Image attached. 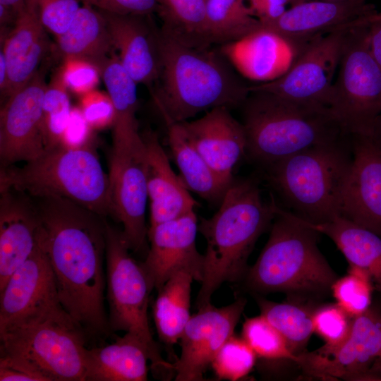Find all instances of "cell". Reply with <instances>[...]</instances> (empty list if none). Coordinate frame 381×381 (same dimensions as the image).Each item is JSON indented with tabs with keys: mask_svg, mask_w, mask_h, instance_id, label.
Segmentation results:
<instances>
[{
	"mask_svg": "<svg viewBox=\"0 0 381 381\" xmlns=\"http://www.w3.org/2000/svg\"><path fill=\"white\" fill-rule=\"evenodd\" d=\"M32 198L40 219L38 242L50 262L61 306L87 341L104 340L111 334L104 306L106 217L66 198Z\"/></svg>",
	"mask_w": 381,
	"mask_h": 381,
	"instance_id": "cell-1",
	"label": "cell"
},
{
	"mask_svg": "<svg viewBox=\"0 0 381 381\" xmlns=\"http://www.w3.org/2000/svg\"><path fill=\"white\" fill-rule=\"evenodd\" d=\"M160 73L154 102L164 123H181L216 107L242 106L249 87L219 52L158 29Z\"/></svg>",
	"mask_w": 381,
	"mask_h": 381,
	"instance_id": "cell-2",
	"label": "cell"
},
{
	"mask_svg": "<svg viewBox=\"0 0 381 381\" xmlns=\"http://www.w3.org/2000/svg\"><path fill=\"white\" fill-rule=\"evenodd\" d=\"M275 210L274 201L263 200L253 179H234L216 213L200 218L198 229L207 247L197 309L211 304L212 296L223 283L242 282L248 257L259 237L270 228Z\"/></svg>",
	"mask_w": 381,
	"mask_h": 381,
	"instance_id": "cell-3",
	"label": "cell"
},
{
	"mask_svg": "<svg viewBox=\"0 0 381 381\" xmlns=\"http://www.w3.org/2000/svg\"><path fill=\"white\" fill-rule=\"evenodd\" d=\"M319 234L306 221L276 205L269 238L242 280L246 288L257 295H328L338 277L318 248Z\"/></svg>",
	"mask_w": 381,
	"mask_h": 381,
	"instance_id": "cell-4",
	"label": "cell"
},
{
	"mask_svg": "<svg viewBox=\"0 0 381 381\" xmlns=\"http://www.w3.org/2000/svg\"><path fill=\"white\" fill-rule=\"evenodd\" d=\"M242 107L246 156L265 168L347 134L323 106L253 91Z\"/></svg>",
	"mask_w": 381,
	"mask_h": 381,
	"instance_id": "cell-5",
	"label": "cell"
},
{
	"mask_svg": "<svg viewBox=\"0 0 381 381\" xmlns=\"http://www.w3.org/2000/svg\"><path fill=\"white\" fill-rule=\"evenodd\" d=\"M94 142L80 147L61 143L46 148L22 167L0 169V190L11 189L31 198L60 197L107 217L113 214L110 180Z\"/></svg>",
	"mask_w": 381,
	"mask_h": 381,
	"instance_id": "cell-6",
	"label": "cell"
},
{
	"mask_svg": "<svg viewBox=\"0 0 381 381\" xmlns=\"http://www.w3.org/2000/svg\"><path fill=\"white\" fill-rule=\"evenodd\" d=\"M351 162L348 133L293 155L266 169L270 183L294 214L318 224L341 215L342 192Z\"/></svg>",
	"mask_w": 381,
	"mask_h": 381,
	"instance_id": "cell-7",
	"label": "cell"
},
{
	"mask_svg": "<svg viewBox=\"0 0 381 381\" xmlns=\"http://www.w3.org/2000/svg\"><path fill=\"white\" fill-rule=\"evenodd\" d=\"M1 353L28 362L47 381H85L87 339L59 300L0 329Z\"/></svg>",
	"mask_w": 381,
	"mask_h": 381,
	"instance_id": "cell-8",
	"label": "cell"
},
{
	"mask_svg": "<svg viewBox=\"0 0 381 381\" xmlns=\"http://www.w3.org/2000/svg\"><path fill=\"white\" fill-rule=\"evenodd\" d=\"M121 233L107 222V300L111 333L131 332L146 345L151 366L159 374L174 372L173 363L160 354L150 331L147 318L149 296L152 290L141 263L129 253Z\"/></svg>",
	"mask_w": 381,
	"mask_h": 381,
	"instance_id": "cell-9",
	"label": "cell"
},
{
	"mask_svg": "<svg viewBox=\"0 0 381 381\" xmlns=\"http://www.w3.org/2000/svg\"><path fill=\"white\" fill-rule=\"evenodd\" d=\"M366 26L348 28L329 109L349 134L373 129L381 115V68L370 54Z\"/></svg>",
	"mask_w": 381,
	"mask_h": 381,
	"instance_id": "cell-10",
	"label": "cell"
},
{
	"mask_svg": "<svg viewBox=\"0 0 381 381\" xmlns=\"http://www.w3.org/2000/svg\"><path fill=\"white\" fill-rule=\"evenodd\" d=\"M347 31L336 30L313 40L283 75L250 86L249 91L267 92L291 101L329 108Z\"/></svg>",
	"mask_w": 381,
	"mask_h": 381,
	"instance_id": "cell-11",
	"label": "cell"
},
{
	"mask_svg": "<svg viewBox=\"0 0 381 381\" xmlns=\"http://www.w3.org/2000/svg\"><path fill=\"white\" fill-rule=\"evenodd\" d=\"M381 351V308L372 306L355 317L349 336L334 349L320 347L297 356L308 376L324 380H370L369 371Z\"/></svg>",
	"mask_w": 381,
	"mask_h": 381,
	"instance_id": "cell-12",
	"label": "cell"
},
{
	"mask_svg": "<svg viewBox=\"0 0 381 381\" xmlns=\"http://www.w3.org/2000/svg\"><path fill=\"white\" fill-rule=\"evenodd\" d=\"M47 85L45 70L41 67L4 102L0 111L1 167L32 160L46 149L42 104Z\"/></svg>",
	"mask_w": 381,
	"mask_h": 381,
	"instance_id": "cell-13",
	"label": "cell"
},
{
	"mask_svg": "<svg viewBox=\"0 0 381 381\" xmlns=\"http://www.w3.org/2000/svg\"><path fill=\"white\" fill-rule=\"evenodd\" d=\"M349 138L351 162L341 215L381 236V135L373 128Z\"/></svg>",
	"mask_w": 381,
	"mask_h": 381,
	"instance_id": "cell-14",
	"label": "cell"
},
{
	"mask_svg": "<svg viewBox=\"0 0 381 381\" xmlns=\"http://www.w3.org/2000/svg\"><path fill=\"white\" fill-rule=\"evenodd\" d=\"M247 300L240 297L221 308L210 304L191 315L179 339L180 357L173 363L177 381L204 380V374L235 328Z\"/></svg>",
	"mask_w": 381,
	"mask_h": 381,
	"instance_id": "cell-15",
	"label": "cell"
},
{
	"mask_svg": "<svg viewBox=\"0 0 381 381\" xmlns=\"http://www.w3.org/2000/svg\"><path fill=\"white\" fill-rule=\"evenodd\" d=\"M198 226L193 210L148 229L150 247L141 265L152 289L157 291L169 277L181 271L202 282L204 255L196 246Z\"/></svg>",
	"mask_w": 381,
	"mask_h": 381,
	"instance_id": "cell-16",
	"label": "cell"
},
{
	"mask_svg": "<svg viewBox=\"0 0 381 381\" xmlns=\"http://www.w3.org/2000/svg\"><path fill=\"white\" fill-rule=\"evenodd\" d=\"M229 110L216 107L198 119L180 123L208 166L229 186L234 180V167L246 155L247 145L243 126Z\"/></svg>",
	"mask_w": 381,
	"mask_h": 381,
	"instance_id": "cell-17",
	"label": "cell"
},
{
	"mask_svg": "<svg viewBox=\"0 0 381 381\" xmlns=\"http://www.w3.org/2000/svg\"><path fill=\"white\" fill-rule=\"evenodd\" d=\"M306 46L260 25L245 36L222 44L219 50L240 75L265 83L283 75Z\"/></svg>",
	"mask_w": 381,
	"mask_h": 381,
	"instance_id": "cell-18",
	"label": "cell"
},
{
	"mask_svg": "<svg viewBox=\"0 0 381 381\" xmlns=\"http://www.w3.org/2000/svg\"><path fill=\"white\" fill-rule=\"evenodd\" d=\"M375 12L365 0L307 1L292 6L277 19L260 25L306 46L319 37Z\"/></svg>",
	"mask_w": 381,
	"mask_h": 381,
	"instance_id": "cell-19",
	"label": "cell"
},
{
	"mask_svg": "<svg viewBox=\"0 0 381 381\" xmlns=\"http://www.w3.org/2000/svg\"><path fill=\"white\" fill-rule=\"evenodd\" d=\"M114 108L113 146L109 173L116 171L134 155L143 150L136 113L138 107L137 83L114 54L98 67Z\"/></svg>",
	"mask_w": 381,
	"mask_h": 381,
	"instance_id": "cell-20",
	"label": "cell"
},
{
	"mask_svg": "<svg viewBox=\"0 0 381 381\" xmlns=\"http://www.w3.org/2000/svg\"><path fill=\"white\" fill-rule=\"evenodd\" d=\"M0 290L38 243L40 219L33 199L11 189L0 190Z\"/></svg>",
	"mask_w": 381,
	"mask_h": 381,
	"instance_id": "cell-21",
	"label": "cell"
},
{
	"mask_svg": "<svg viewBox=\"0 0 381 381\" xmlns=\"http://www.w3.org/2000/svg\"><path fill=\"white\" fill-rule=\"evenodd\" d=\"M100 11L122 66L137 84L151 87L160 73L158 28L146 20L147 16Z\"/></svg>",
	"mask_w": 381,
	"mask_h": 381,
	"instance_id": "cell-22",
	"label": "cell"
},
{
	"mask_svg": "<svg viewBox=\"0 0 381 381\" xmlns=\"http://www.w3.org/2000/svg\"><path fill=\"white\" fill-rule=\"evenodd\" d=\"M46 31L38 0H26L25 8L14 25L4 38H1L8 73L4 102L25 85L40 69L49 50Z\"/></svg>",
	"mask_w": 381,
	"mask_h": 381,
	"instance_id": "cell-23",
	"label": "cell"
},
{
	"mask_svg": "<svg viewBox=\"0 0 381 381\" xmlns=\"http://www.w3.org/2000/svg\"><path fill=\"white\" fill-rule=\"evenodd\" d=\"M144 165L150 202V226L195 210L198 203L173 171L157 133H141Z\"/></svg>",
	"mask_w": 381,
	"mask_h": 381,
	"instance_id": "cell-24",
	"label": "cell"
},
{
	"mask_svg": "<svg viewBox=\"0 0 381 381\" xmlns=\"http://www.w3.org/2000/svg\"><path fill=\"white\" fill-rule=\"evenodd\" d=\"M113 214L122 224V236L130 250H147L145 210L148 198L143 150L109 174Z\"/></svg>",
	"mask_w": 381,
	"mask_h": 381,
	"instance_id": "cell-25",
	"label": "cell"
},
{
	"mask_svg": "<svg viewBox=\"0 0 381 381\" xmlns=\"http://www.w3.org/2000/svg\"><path fill=\"white\" fill-rule=\"evenodd\" d=\"M59 300L48 257L37 245L0 290V329L30 311Z\"/></svg>",
	"mask_w": 381,
	"mask_h": 381,
	"instance_id": "cell-26",
	"label": "cell"
},
{
	"mask_svg": "<svg viewBox=\"0 0 381 381\" xmlns=\"http://www.w3.org/2000/svg\"><path fill=\"white\" fill-rule=\"evenodd\" d=\"M113 343L87 349L85 381H145L150 353L135 334L126 332Z\"/></svg>",
	"mask_w": 381,
	"mask_h": 381,
	"instance_id": "cell-27",
	"label": "cell"
},
{
	"mask_svg": "<svg viewBox=\"0 0 381 381\" xmlns=\"http://www.w3.org/2000/svg\"><path fill=\"white\" fill-rule=\"evenodd\" d=\"M56 49L63 60L81 59L97 68L115 54L103 14L87 4L80 7L68 28L56 37Z\"/></svg>",
	"mask_w": 381,
	"mask_h": 381,
	"instance_id": "cell-28",
	"label": "cell"
},
{
	"mask_svg": "<svg viewBox=\"0 0 381 381\" xmlns=\"http://www.w3.org/2000/svg\"><path fill=\"white\" fill-rule=\"evenodd\" d=\"M167 141L186 188L213 205L222 202L230 186L214 173L194 147L180 123H165Z\"/></svg>",
	"mask_w": 381,
	"mask_h": 381,
	"instance_id": "cell-29",
	"label": "cell"
},
{
	"mask_svg": "<svg viewBox=\"0 0 381 381\" xmlns=\"http://www.w3.org/2000/svg\"><path fill=\"white\" fill-rule=\"evenodd\" d=\"M308 223L332 239L349 265L367 271L381 287L380 236L341 215L322 224Z\"/></svg>",
	"mask_w": 381,
	"mask_h": 381,
	"instance_id": "cell-30",
	"label": "cell"
},
{
	"mask_svg": "<svg viewBox=\"0 0 381 381\" xmlns=\"http://www.w3.org/2000/svg\"><path fill=\"white\" fill-rule=\"evenodd\" d=\"M193 277L181 271L169 277L157 290L153 317L159 340L167 347L179 340L191 315L190 292Z\"/></svg>",
	"mask_w": 381,
	"mask_h": 381,
	"instance_id": "cell-31",
	"label": "cell"
},
{
	"mask_svg": "<svg viewBox=\"0 0 381 381\" xmlns=\"http://www.w3.org/2000/svg\"><path fill=\"white\" fill-rule=\"evenodd\" d=\"M206 37L209 44H224L254 31L260 21L246 0H205Z\"/></svg>",
	"mask_w": 381,
	"mask_h": 381,
	"instance_id": "cell-32",
	"label": "cell"
},
{
	"mask_svg": "<svg viewBox=\"0 0 381 381\" xmlns=\"http://www.w3.org/2000/svg\"><path fill=\"white\" fill-rule=\"evenodd\" d=\"M260 314L282 334L290 351L298 356L305 351L314 333L311 307L293 302L277 303L256 297Z\"/></svg>",
	"mask_w": 381,
	"mask_h": 381,
	"instance_id": "cell-33",
	"label": "cell"
},
{
	"mask_svg": "<svg viewBox=\"0 0 381 381\" xmlns=\"http://www.w3.org/2000/svg\"><path fill=\"white\" fill-rule=\"evenodd\" d=\"M162 28L195 46L208 47L206 37L205 0H157Z\"/></svg>",
	"mask_w": 381,
	"mask_h": 381,
	"instance_id": "cell-34",
	"label": "cell"
},
{
	"mask_svg": "<svg viewBox=\"0 0 381 381\" xmlns=\"http://www.w3.org/2000/svg\"><path fill=\"white\" fill-rule=\"evenodd\" d=\"M61 66L47 85L42 104V121L46 148L61 143L72 107Z\"/></svg>",
	"mask_w": 381,
	"mask_h": 381,
	"instance_id": "cell-35",
	"label": "cell"
},
{
	"mask_svg": "<svg viewBox=\"0 0 381 381\" xmlns=\"http://www.w3.org/2000/svg\"><path fill=\"white\" fill-rule=\"evenodd\" d=\"M242 337L260 358L294 363L297 359V356L290 351L282 334L261 314L246 319L243 324Z\"/></svg>",
	"mask_w": 381,
	"mask_h": 381,
	"instance_id": "cell-36",
	"label": "cell"
},
{
	"mask_svg": "<svg viewBox=\"0 0 381 381\" xmlns=\"http://www.w3.org/2000/svg\"><path fill=\"white\" fill-rule=\"evenodd\" d=\"M372 279L365 270L349 265L347 274L337 278L331 293L337 303L355 318L365 313L372 305Z\"/></svg>",
	"mask_w": 381,
	"mask_h": 381,
	"instance_id": "cell-37",
	"label": "cell"
},
{
	"mask_svg": "<svg viewBox=\"0 0 381 381\" xmlns=\"http://www.w3.org/2000/svg\"><path fill=\"white\" fill-rule=\"evenodd\" d=\"M256 356L242 337L234 334L222 345L211 365L219 380L236 381L250 372Z\"/></svg>",
	"mask_w": 381,
	"mask_h": 381,
	"instance_id": "cell-38",
	"label": "cell"
},
{
	"mask_svg": "<svg viewBox=\"0 0 381 381\" xmlns=\"http://www.w3.org/2000/svg\"><path fill=\"white\" fill-rule=\"evenodd\" d=\"M353 318L337 303L315 308L314 332L324 340L322 348L331 350L342 344L349 336Z\"/></svg>",
	"mask_w": 381,
	"mask_h": 381,
	"instance_id": "cell-39",
	"label": "cell"
},
{
	"mask_svg": "<svg viewBox=\"0 0 381 381\" xmlns=\"http://www.w3.org/2000/svg\"><path fill=\"white\" fill-rule=\"evenodd\" d=\"M79 0H38L41 20L45 29L56 37L66 32L74 19Z\"/></svg>",
	"mask_w": 381,
	"mask_h": 381,
	"instance_id": "cell-40",
	"label": "cell"
},
{
	"mask_svg": "<svg viewBox=\"0 0 381 381\" xmlns=\"http://www.w3.org/2000/svg\"><path fill=\"white\" fill-rule=\"evenodd\" d=\"M78 107L93 130L112 127L114 108L108 93L96 90L87 92L80 95Z\"/></svg>",
	"mask_w": 381,
	"mask_h": 381,
	"instance_id": "cell-41",
	"label": "cell"
},
{
	"mask_svg": "<svg viewBox=\"0 0 381 381\" xmlns=\"http://www.w3.org/2000/svg\"><path fill=\"white\" fill-rule=\"evenodd\" d=\"M63 61L61 68L68 90L80 96L95 90L102 78L100 71L96 66L81 59H68Z\"/></svg>",
	"mask_w": 381,
	"mask_h": 381,
	"instance_id": "cell-42",
	"label": "cell"
},
{
	"mask_svg": "<svg viewBox=\"0 0 381 381\" xmlns=\"http://www.w3.org/2000/svg\"><path fill=\"white\" fill-rule=\"evenodd\" d=\"M99 11L118 14L149 16L158 11L157 0H79Z\"/></svg>",
	"mask_w": 381,
	"mask_h": 381,
	"instance_id": "cell-43",
	"label": "cell"
},
{
	"mask_svg": "<svg viewBox=\"0 0 381 381\" xmlns=\"http://www.w3.org/2000/svg\"><path fill=\"white\" fill-rule=\"evenodd\" d=\"M1 381H47V379L25 361L1 353Z\"/></svg>",
	"mask_w": 381,
	"mask_h": 381,
	"instance_id": "cell-44",
	"label": "cell"
},
{
	"mask_svg": "<svg viewBox=\"0 0 381 381\" xmlns=\"http://www.w3.org/2000/svg\"><path fill=\"white\" fill-rule=\"evenodd\" d=\"M92 131L80 108L73 107L61 144L69 147L87 145L94 142Z\"/></svg>",
	"mask_w": 381,
	"mask_h": 381,
	"instance_id": "cell-45",
	"label": "cell"
},
{
	"mask_svg": "<svg viewBox=\"0 0 381 381\" xmlns=\"http://www.w3.org/2000/svg\"><path fill=\"white\" fill-rule=\"evenodd\" d=\"M365 26L368 47L381 68V23H374Z\"/></svg>",
	"mask_w": 381,
	"mask_h": 381,
	"instance_id": "cell-46",
	"label": "cell"
},
{
	"mask_svg": "<svg viewBox=\"0 0 381 381\" xmlns=\"http://www.w3.org/2000/svg\"><path fill=\"white\" fill-rule=\"evenodd\" d=\"M18 16L11 8L0 4V25L1 28L8 29L9 25H14Z\"/></svg>",
	"mask_w": 381,
	"mask_h": 381,
	"instance_id": "cell-47",
	"label": "cell"
},
{
	"mask_svg": "<svg viewBox=\"0 0 381 381\" xmlns=\"http://www.w3.org/2000/svg\"><path fill=\"white\" fill-rule=\"evenodd\" d=\"M381 22V12H375L368 16L358 18L344 27V29L350 28L365 26L371 23Z\"/></svg>",
	"mask_w": 381,
	"mask_h": 381,
	"instance_id": "cell-48",
	"label": "cell"
},
{
	"mask_svg": "<svg viewBox=\"0 0 381 381\" xmlns=\"http://www.w3.org/2000/svg\"><path fill=\"white\" fill-rule=\"evenodd\" d=\"M7 64L3 51H0V91L2 96L7 85Z\"/></svg>",
	"mask_w": 381,
	"mask_h": 381,
	"instance_id": "cell-49",
	"label": "cell"
},
{
	"mask_svg": "<svg viewBox=\"0 0 381 381\" xmlns=\"http://www.w3.org/2000/svg\"><path fill=\"white\" fill-rule=\"evenodd\" d=\"M0 4L12 8L19 16L25 8L26 0H0Z\"/></svg>",
	"mask_w": 381,
	"mask_h": 381,
	"instance_id": "cell-50",
	"label": "cell"
},
{
	"mask_svg": "<svg viewBox=\"0 0 381 381\" xmlns=\"http://www.w3.org/2000/svg\"><path fill=\"white\" fill-rule=\"evenodd\" d=\"M369 374L376 380H381V351L379 356L373 364Z\"/></svg>",
	"mask_w": 381,
	"mask_h": 381,
	"instance_id": "cell-51",
	"label": "cell"
},
{
	"mask_svg": "<svg viewBox=\"0 0 381 381\" xmlns=\"http://www.w3.org/2000/svg\"><path fill=\"white\" fill-rule=\"evenodd\" d=\"M373 128L381 135V115L376 120Z\"/></svg>",
	"mask_w": 381,
	"mask_h": 381,
	"instance_id": "cell-52",
	"label": "cell"
},
{
	"mask_svg": "<svg viewBox=\"0 0 381 381\" xmlns=\"http://www.w3.org/2000/svg\"><path fill=\"white\" fill-rule=\"evenodd\" d=\"M270 1L277 4H281V5H284V6L290 3V0H270Z\"/></svg>",
	"mask_w": 381,
	"mask_h": 381,
	"instance_id": "cell-53",
	"label": "cell"
},
{
	"mask_svg": "<svg viewBox=\"0 0 381 381\" xmlns=\"http://www.w3.org/2000/svg\"><path fill=\"white\" fill-rule=\"evenodd\" d=\"M308 0H290V4H292V6L295 5V4H300V3H302V2H305V1H307Z\"/></svg>",
	"mask_w": 381,
	"mask_h": 381,
	"instance_id": "cell-54",
	"label": "cell"
},
{
	"mask_svg": "<svg viewBox=\"0 0 381 381\" xmlns=\"http://www.w3.org/2000/svg\"><path fill=\"white\" fill-rule=\"evenodd\" d=\"M328 1H349V0H328Z\"/></svg>",
	"mask_w": 381,
	"mask_h": 381,
	"instance_id": "cell-55",
	"label": "cell"
},
{
	"mask_svg": "<svg viewBox=\"0 0 381 381\" xmlns=\"http://www.w3.org/2000/svg\"><path fill=\"white\" fill-rule=\"evenodd\" d=\"M377 23H381V22H377Z\"/></svg>",
	"mask_w": 381,
	"mask_h": 381,
	"instance_id": "cell-56",
	"label": "cell"
}]
</instances>
